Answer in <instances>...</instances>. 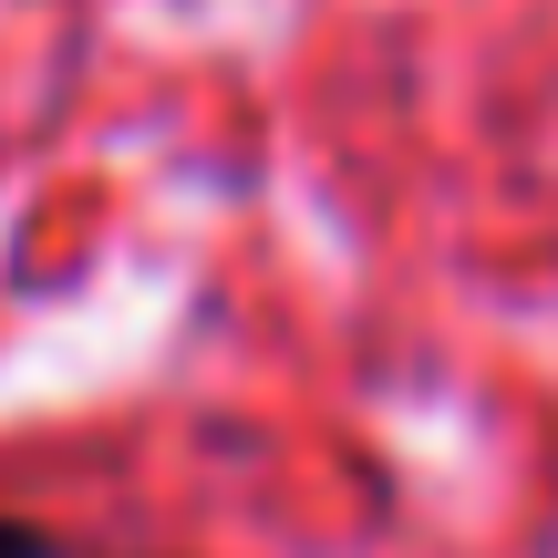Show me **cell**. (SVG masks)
Here are the masks:
<instances>
[{
  "mask_svg": "<svg viewBox=\"0 0 558 558\" xmlns=\"http://www.w3.org/2000/svg\"><path fill=\"white\" fill-rule=\"evenodd\" d=\"M0 558H62V538H41L32 518H0Z\"/></svg>",
  "mask_w": 558,
  "mask_h": 558,
  "instance_id": "6da1fadb",
  "label": "cell"
}]
</instances>
